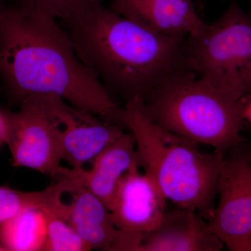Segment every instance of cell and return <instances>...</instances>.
Returning a JSON list of instances; mask_svg holds the SVG:
<instances>
[{
  "mask_svg": "<svg viewBox=\"0 0 251 251\" xmlns=\"http://www.w3.org/2000/svg\"><path fill=\"white\" fill-rule=\"evenodd\" d=\"M0 251H6V249H4V247L0 244Z\"/></svg>",
  "mask_w": 251,
  "mask_h": 251,
  "instance_id": "21",
  "label": "cell"
},
{
  "mask_svg": "<svg viewBox=\"0 0 251 251\" xmlns=\"http://www.w3.org/2000/svg\"><path fill=\"white\" fill-rule=\"evenodd\" d=\"M244 120L251 124V97L245 100L244 106Z\"/></svg>",
  "mask_w": 251,
  "mask_h": 251,
  "instance_id": "19",
  "label": "cell"
},
{
  "mask_svg": "<svg viewBox=\"0 0 251 251\" xmlns=\"http://www.w3.org/2000/svg\"><path fill=\"white\" fill-rule=\"evenodd\" d=\"M92 168L73 169L74 175L110 209L119 182L128 172L140 168L134 137L123 133L92 161Z\"/></svg>",
  "mask_w": 251,
  "mask_h": 251,
  "instance_id": "13",
  "label": "cell"
},
{
  "mask_svg": "<svg viewBox=\"0 0 251 251\" xmlns=\"http://www.w3.org/2000/svg\"><path fill=\"white\" fill-rule=\"evenodd\" d=\"M53 107L62 128V161L73 169L83 168L125 132L120 126L75 108L55 96Z\"/></svg>",
  "mask_w": 251,
  "mask_h": 251,
  "instance_id": "9",
  "label": "cell"
},
{
  "mask_svg": "<svg viewBox=\"0 0 251 251\" xmlns=\"http://www.w3.org/2000/svg\"></svg>",
  "mask_w": 251,
  "mask_h": 251,
  "instance_id": "22",
  "label": "cell"
},
{
  "mask_svg": "<svg viewBox=\"0 0 251 251\" xmlns=\"http://www.w3.org/2000/svg\"><path fill=\"white\" fill-rule=\"evenodd\" d=\"M71 181L57 179L55 184L37 192H24L0 186V224L29 209L50 210L63 202L62 196L69 192Z\"/></svg>",
  "mask_w": 251,
  "mask_h": 251,
  "instance_id": "15",
  "label": "cell"
},
{
  "mask_svg": "<svg viewBox=\"0 0 251 251\" xmlns=\"http://www.w3.org/2000/svg\"><path fill=\"white\" fill-rule=\"evenodd\" d=\"M102 1L103 0H14V2L37 10L55 19L60 18L63 21L85 14L102 4Z\"/></svg>",
  "mask_w": 251,
  "mask_h": 251,
  "instance_id": "17",
  "label": "cell"
},
{
  "mask_svg": "<svg viewBox=\"0 0 251 251\" xmlns=\"http://www.w3.org/2000/svg\"><path fill=\"white\" fill-rule=\"evenodd\" d=\"M52 95L31 96L18 104L16 111H4L7 145L13 166L29 168L59 179L68 168L61 166L60 124Z\"/></svg>",
  "mask_w": 251,
  "mask_h": 251,
  "instance_id": "6",
  "label": "cell"
},
{
  "mask_svg": "<svg viewBox=\"0 0 251 251\" xmlns=\"http://www.w3.org/2000/svg\"><path fill=\"white\" fill-rule=\"evenodd\" d=\"M140 168L128 172L120 180L110 206L119 232L133 236L156 228L166 212L168 201L152 179Z\"/></svg>",
  "mask_w": 251,
  "mask_h": 251,
  "instance_id": "8",
  "label": "cell"
},
{
  "mask_svg": "<svg viewBox=\"0 0 251 251\" xmlns=\"http://www.w3.org/2000/svg\"><path fill=\"white\" fill-rule=\"evenodd\" d=\"M0 79L11 103L52 95L124 126L120 106L77 57L55 18L14 2L0 6Z\"/></svg>",
  "mask_w": 251,
  "mask_h": 251,
  "instance_id": "1",
  "label": "cell"
},
{
  "mask_svg": "<svg viewBox=\"0 0 251 251\" xmlns=\"http://www.w3.org/2000/svg\"><path fill=\"white\" fill-rule=\"evenodd\" d=\"M64 22L81 62L110 95L116 94L125 103L145 100L186 69V37L150 30L103 4Z\"/></svg>",
  "mask_w": 251,
  "mask_h": 251,
  "instance_id": "2",
  "label": "cell"
},
{
  "mask_svg": "<svg viewBox=\"0 0 251 251\" xmlns=\"http://www.w3.org/2000/svg\"><path fill=\"white\" fill-rule=\"evenodd\" d=\"M72 175L74 183L68 193L72 200L69 204L63 203L57 215L75 229L92 250L112 251L119 230L110 209L72 171Z\"/></svg>",
  "mask_w": 251,
  "mask_h": 251,
  "instance_id": "12",
  "label": "cell"
},
{
  "mask_svg": "<svg viewBox=\"0 0 251 251\" xmlns=\"http://www.w3.org/2000/svg\"><path fill=\"white\" fill-rule=\"evenodd\" d=\"M7 4V0H0V6Z\"/></svg>",
  "mask_w": 251,
  "mask_h": 251,
  "instance_id": "20",
  "label": "cell"
},
{
  "mask_svg": "<svg viewBox=\"0 0 251 251\" xmlns=\"http://www.w3.org/2000/svg\"><path fill=\"white\" fill-rule=\"evenodd\" d=\"M165 213L151 232L142 234L137 251H219L224 244L209 221L195 211L177 207Z\"/></svg>",
  "mask_w": 251,
  "mask_h": 251,
  "instance_id": "10",
  "label": "cell"
},
{
  "mask_svg": "<svg viewBox=\"0 0 251 251\" xmlns=\"http://www.w3.org/2000/svg\"><path fill=\"white\" fill-rule=\"evenodd\" d=\"M46 216V239L43 251L92 250L67 221L53 211H44Z\"/></svg>",
  "mask_w": 251,
  "mask_h": 251,
  "instance_id": "16",
  "label": "cell"
},
{
  "mask_svg": "<svg viewBox=\"0 0 251 251\" xmlns=\"http://www.w3.org/2000/svg\"><path fill=\"white\" fill-rule=\"evenodd\" d=\"M123 122L134 137L140 168L167 201L209 220L224 153L202 152L197 144L162 128L149 116L141 99L125 104Z\"/></svg>",
  "mask_w": 251,
  "mask_h": 251,
  "instance_id": "3",
  "label": "cell"
},
{
  "mask_svg": "<svg viewBox=\"0 0 251 251\" xmlns=\"http://www.w3.org/2000/svg\"><path fill=\"white\" fill-rule=\"evenodd\" d=\"M110 9L150 30L165 35L189 37L206 23L193 0H112Z\"/></svg>",
  "mask_w": 251,
  "mask_h": 251,
  "instance_id": "11",
  "label": "cell"
},
{
  "mask_svg": "<svg viewBox=\"0 0 251 251\" xmlns=\"http://www.w3.org/2000/svg\"><path fill=\"white\" fill-rule=\"evenodd\" d=\"M245 100L229 97L184 69L157 87L143 103L162 128L225 153L242 143Z\"/></svg>",
  "mask_w": 251,
  "mask_h": 251,
  "instance_id": "4",
  "label": "cell"
},
{
  "mask_svg": "<svg viewBox=\"0 0 251 251\" xmlns=\"http://www.w3.org/2000/svg\"><path fill=\"white\" fill-rule=\"evenodd\" d=\"M46 239V216L41 209H29L0 224V244L6 251H43Z\"/></svg>",
  "mask_w": 251,
  "mask_h": 251,
  "instance_id": "14",
  "label": "cell"
},
{
  "mask_svg": "<svg viewBox=\"0 0 251 251\" xmlns=\"http://www.w3.org/2000/svg\"><path fill=\"white\" fill-rule=\"evenodd\" d=\"M5 133H6V123L4 110H0V146L1 144L4 143Z\"/></svg>",
  "mask_w": 251,
  "mask_h": 251,
  "instance_id": "18",
  "label": "cell"
},
{
  "mask_svg": "<svg viewBox=\"0 0 251 251\" xmlns=\"http://www.w3.org/2000/svg\"><path fill=\"white\" fill-rule=\"evenodd\" d=\"M217 196L213 232L229 250L251 251V150L242 143L224 153Z\"/></svg>",
  "mask_w": 251,
  "mask_h": 251,
  "instance_id": "7",
  "label": "cell"
},
{
  "mask_svg": "<svg viewBox=\"0 0 251 251\" xmlns=\"http://www.w3.org/2000/svg\"><path fill=\"white\" fill-rule=\"evenodd\" d=\"M184 56L186 70L229 97L243 100L251 96V16L237 1L186 38Z\"/></svg>",
  "mask_w": 251,
  "mask_h": 251,
  "instance_id": "5",
  "label": "cell"
}]
</instances>
